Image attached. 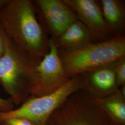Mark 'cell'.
<instances>
[{
    "instance_id": "obj_10",
    "label": "cell",
    "mask_w": 125,
    "mask_h": 125,
    "mask_svg": "<svg viewBox=\"0 0 125 125\" xmlns=\"http://www.w3.org/2000/svg\"><path fill=\"white\" fill-rule=\"evenodd\" d=\"M52 40L58 50L63 51L79 49L93 43L89 30L78 20L71 24L60 36Z\"/></svg>"
},
{
    "instance_id": "obj_3",
    "label": "cell",
    "mask_w": 125,
    "mask_h": 125,
    "mask_svg": "<svg viewBox=\"0 0 125 125\" xmlns=\"http://www.w3.org/2000/svg\"><path fill=\"white\" fill-rule=\"evenodd\" d=\"M37 65L10 40L0 58V83L14 105L30 97L31 79Z\"/></svg>"
},
{
    "instance_id": "obj_8",
    "label": "cell",
    "mask_w": 125,
    "mask_h": 125,
    "mask_svg": "<svg viewBox=\"0 0 125 125\" xmlns=\"http://www.w3.org/2000/svg\"><path fill=\"white\" fill-rule=\"evenodd\" d=\"M76 14L78 20L88 29L93 43H98L115 37L107 26L98 0H64Z\"/></svg>"
},
{
    "instance_id": "obj_12",
    "label": "cell",
    "mask_w": 125,
    "mask_h": 125,
    "mask_svg": "<svg viewBox=\"0 0 125 125\" xmlns=\"http://www.w3.org/2000/svg\"><path fill=\"white\" fill-rule=\"evenodd\" d=\"M100 104L109 122L113 125H125V96L120 90L103 98Z\"/></svg>"
},
{
    "instance_id": "obj_4",
    "label": "cell",
    "mask_w": 125,
    "mask_h": 125,
    "mask_svg": "<svg viewBox=\"0 0 125 125\" xmlns=\"http://www.w3.org/2000/svg\"><path fill=\"white\" fill-rule=\"evenodd\" d=\"M81 88L79 75L72 77L57 90L39 97H29L17 108L0 111V123L13 118H24L37 125H46L50 117L72 94Z\"/></svg>"
},
{
    "instance_id": "obj_13",
    "label": "cell",
    "mask_w": 125,
    "mask_h": 125,
    "mask_svg": "<svg viewBox=\"0 0 125 125\" xmlns=\"http://www.w3.org/2000/svg\"><path fill=\"white\" fill-rule=\"evenodd\" d=\"M115 73L119 88L125 85V56L118 59L115 63Z\"/></svg>"
},
{
    "instance_id": "obj_6",
    "label": "cell",
    "mask_w": 125,
    "mask_h": 125,
    "mask_svg": "<svg viewBox=\"0 0 125 125\" xmlns=\"http://www.w3.org/2000/svg\"><path fill=\"white\" fill-rule=\"evenodd\" d=\"M71 78L66 75L58 49L53 40L50 38L49 51L35 67L30 85L29 97H39L53 92L67 83Z\"/></svg>"
},
{
    "instance_id": "obj_11",
    "label": "cell",
    "mask_w": 125,
    "mask_h": 125,
    "mask_svg": "<svg viewBox=\"0 0 125 125\" xmlns=\"http://www.w3.org/2000/svg\"><path fill=\"white\" fill-rule=\"evenodd\" d=\"M103 16L115 36L125 35V2L123 0H98Z\"/></svg>"
},
{
    "instance_id": "obj_14",
    "label": "cell",
    "mask_w": 125,
    "mask_h": 125,
    "mask_svg": "<svg viewBox=\"0 0 125 125\" xmlns=\"http://www.w3.org/2000/svg\"><path fill=\"white\" fill-rule=\"evenodd\" d=\"M11 40L0 24V58L4 55Z\"/></svg>"
},
{
    "instance_id": "obj_7",
    "label": "cell",
    "mask_w": 125,
    "mask_h": 125,
    "mask_svg": "<svg viewBox=\"0 0 125 125\" xmlns=\"http://www.w3.org/2000/svg\"><path fill=\"white\" fill-rule=\"evenodd\" d=\"M40 26L50 38L60 36L77 20L76 14L64 0H32Z\"/></svg>"
},
{
    "instance_id": "obj_18",
    "label": "cell",
    "mask_w": 125,
    "mask_h": 125,
    "mask_svg": "<svg viewBox=\"0 0 125 125\" xmlns=\"http://www.w3.org/2000/svg\"><path fill=\"white\" fill-rule=\"evenodd\" d=\"M109 125H112V124H111V123H110V124H109Z\"/></svg>"
},
{
    "instance_id": "obj_2",
    "label": "cell",
    "mask_w": 125,
    "mask_h": 125,
    "mask_svg": "<svg viewBox=\"0 0 125 125\" xmlns=\"http://www.w3.org/2000/svg\"><path fill=\"white\" fill-rule=\"evenodd\" d=\"M58 53L66 75L71 78L115 62L125 56V35L92 43L74 51L58 50Z\"/></svg>"
},
{
    "instance_id": "obj_1",
    "label": "cell",
    "mask_w": 125,
    "mask_h": 125,
    "mask_svg": "<svg viewBox=\"0 0 125 125\" xmlns=\"http://www.w3.org/2000/svg\"><path fill=\"white\" fill-rule=\"evenodd\" d=\"M0 24L13 44L36 65L48 52L49 37L40 26L32 0H6L0 8Z\"/></svg>"
},
{
    "instance_id": "obj_17",
    "label": "cell",
    "mask_w": 125,
    "mask_h": 125,
    "mask_svg": "<svg viewBox=\"0 0 125 125\" xmlns=\"http://www.w3.org/2000/svg\"><path fill=\"white\" fill-rule=\"evenodd\" d=\"M0 125H8L7 124H6L4 122H2L1 123H0Z\"/></svg>"
},
{
    "instance_id": "obj_16",
    "label": "cell",
    "mask_w": 125,
    "mask_h": 125,
    "mask_svg": "<svg viewBox=\"0 0 125 125\" xmlns=\"http://www.w3.org/2000/svg\"><path fill=\"white\" fill-rule=\"evenodd\" d=\"M14 104L10 98L6 99L0 97V111L8 112L14 108Z\"/></svg>"
},
{
    "instance_id": "obj_5",
    "label": "cell",
    "mask_w": 125,
    "mask_h": 125,
    "mask_svg": "<svg viewBox=\"0 0 125 125\" xmlns=\"http://www.w3.org/2000/svg\"><path fill=\"white\" fill-rule=\"evenodd\" d=\"M98 99L83 90L72 94L50 117L46 125H109Z\"/></svg>"
},
{
    "instance_id": "obj_9",
    "label": "cell",
    "mask_w": 125,
    "mask_h": 125,
    "mask_svg": "<svg viewBox=\"0 0 125 125\" xmlns=\"http://www.w3.org/2000/svg\"><path fill=\"white\" fill-rule=\"evenodd\" d=\"M115 62L79 74L81 90L96 99L105 98L118 91L119 87L115 73Z\"/></svg>"
},
{
    "instance_id": "obj_15",
    "label": "cell",
    "mask_w": 125,
    "mask_h": 125,
    "mask_svg": "<svg viewBox=\"0 0 125 125\" xmlns=\"http://www.w3.org/2000/svg\"><path fill=\"white\" fill-rule=\"evenodd\" d=\"M2 122L8 125H37L32 121L24 118H13Z\"/></svg>"
}]
</instances>
